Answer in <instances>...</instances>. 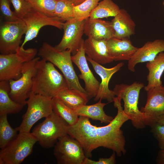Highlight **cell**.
Wrapping results in <instances>:
<instances>
[{
	"label": "cell",
	"mask_w": 164,
	"mask_h": 164,
	"mask_svg": "<svg viewBox=\"0 0 164 164\" xmlns=\"http://www.w3.org/2000/svg\"><path fill=\"white\" fill-rule=\"evenodd\" d=\"M101 99L96 104L91 105H85L74 109L79 116L86 117L95 120H98L101 123H109L114 118L107 114L104 108L107 104L101 102Z\"/></svg>",
	"instance_id": "cb8c5ba5"
},
{
	"label": "cell",
	"mask_w": 164,
	"mask_h": 164,
	"mask_svg": "<svg viewBox=\"0 0 164 164\" xmlns=\"http://www.w3.org/2000/svg\"><path fill=\"white\" fill-rule=\"evenodd\" d=\"M157 163L158 164H164V149L159 151L156 159Z\"/></svg>",
	"instance_id": "d590c367"
},
{
	"label": "cell",
	"mask_w": 164,
	"mask_h": 164,
	"mask_svg": "<svg viewBox=\"0 0 164 164\" xmlns=\"http://www.w3.org/2000/svg\"><path fill=\"white\" fill-rule=\"evenodd\" d=\"M114 33L111 22L89 18L85 20L84 33L89 37L108 40L113 37Z\"/></svg>",
	"instance_id": "ffe728a7"
},
{
	"label": "cell",
	"mask_w": 164,
	"mask_h": 164,
	"mask_svg": "<svg viewBox=\"0 0 164 164\" xmlns=\"http://www.w3.org/2000/svg\"><path fill=\"white\" fill-rule=\"evenodd\" d=\"M54 147L58 164H83L86 157L80 143L68 134L60 138Z\"/></svg>",
	"instance_id": "9c48e42d"
},
{
	"label": "cell",
	"mask_w": 164,
	"mask_h": 164,
	"mask_svg": "<svg viewBox=\"0 0 164 164\" xmlns=\"http://www.w3.org/2000/svg\"><path fill=\"white\" fill-rule=\"evenodd\" d=\"M116 153L113 152L112 154L108 158H100L97 161L93 160L86 157L83 164H114L116 163Z\"/></svg>",
	"instance_id": "e575fe53"
},
{
	"label": "cell",
	"mask_w": 164,
	"mask_h": 164,
	"mask_svg": "<svg viewBox=\"0 0 164 164\" xmlns=\"http://www.w3.org/2000/svg\"><path fill=\"white\" fill-rule=\"evenodd\" d=\"M32 8L46 15L56 16L55 10L57 0H26Z\"/></svg>",
	"instance_id": "4dcf8cb0"
},
{
	"label": "cell",
	"mask_w": 164,
	"mask_h": 164,
	"mask_svg": "<svg viewBox=\"0 0 164 164\" xmlns=\"http://www.w3.org/2000/svg\"><path fill=\"white\" fill-rule=\"evenodd\" d=\"M85 21H78L73 18L65 21L63 25L62 38L54 47L60 51L69 50L72 55L75 54L83 39Z\"/></svg>",
	"instance_id": "4fadbf2b"
},
{
	"label": "cell",
	"mask_w": 164,
	"mask_h": 164,
	"mask_svg": "<svg viewBox=\"0 0 164 164\" xmlns=\"http://www.w3.org/2000/svg\"><path fill=\"white\" fill-rule=\"evenodd\" d=\"M143 87V83L135 82L130 85L116 84L113 89L115 95L123 100L124 111L133 126L137 129L143 128L146 126L143 114L138 106L139 93Z\"/></svg>",
	"instance_id": "277c9868"
},
{
	"label": "cell",
	"mask_w": 164,
	"mask_h": 164,
	"mask_svg": "<svg viewBox=\"0 0 164 164\" xmlns=\"http://www.w3.org/2000/svg\"><path fill=\"white\" fill-rule=\"evenodd\" d=\"M67 88L65 78L53 63L42 59L38 61L32 79V92L53 98Z\"/></svg>",
	"instance_id": "7a4b0ae2"
},
{
	"label": "cell",
	"mask_w": 164,
	"mask_h": 164,
	"mask_svg": "<svg viewBox=\"0 0 164 164\" xmlns=\"http://www.w3.org/2000/svg\"><path fill=\"white\" fill-rule=\"evenodd\" d=\"M26 29L25 23L21 19L2 23L0 27L1 54L15 53L22 44V37Z\"/></svg>",
	"instance_id": "8fae6325"
},
{
	"label": "cell",
	"mask_w": 164,
	"mask_h": 164,
	"mask_svg": "<svg viewBox=\"0 0 164 164\" xmlns=\"http://www.w3.org/2000/svg\"><path fill=\"white\" fill-rule=\"evenodd\" d=\"M146 66L149 73L148 84L144 87L146 91L155 87L162 85L161 77L164 71V52L160 53L152 61L147 62Z\"/></svg>",
	"instance_id": "7402d4cb"
},
{
	"label": "cell",
	"mask_w": 164,
	"mask_h": 164,
	"mask_svg": "<svg viewBox=\"0 0 164 164\" xmlns=\"http://www.w3.org/2000/svg\"><path fill=\"white\" fill-rule=\"evenodd\" d=\"M84 41L83 39L79 49L75 54L71 56V59L80 72L78 77L84 81L85 89L90 99L94 98L97 95L100 83L94 77L88 66L85 56Z\"/></svg>",
	"instance_id": "9a60e30c"
},
{
	"label": "cell",
	"mask_w": 164,
	"mask_h": 164,
	"mask_svg": "<svg viewBox=\"0 0 164 164\" xmlns=\"http://www.w3.org/2000/svg\"><path fill=\"white\" fill-rule=\"evenodd\" d=\"M22 20L26 26L25 38L21 46L24 47L28 42L37 36L40 29L43 26H52L60 29H63V22L56 16H50L33 8L23 17Z\"/></svg>",
	"instance_id": "7c38bea8"
},
{
	"label": "cell",
	"mask_w": 164,
	"mask_h": 164,
	"mask_svg": "<svg viewBox=\"0 0 164 164\" xmlns=\"http://www.w3.org/2000/svg\"><path fill=\"white\" fill-rule=\"evenodd\" d=\"M37 142L31 132H19L16 138L0 152V164H19L32 152Z\"/></svg>",
	"instance_id": "ba28073f"
},
{
	"label": "cell",
	"mask_w": 164,
	"mask_h": 164,
	"mask_svg": "<svg viewBox=\"0 0 164 164\" xmlns=\"http://www.w3.org/2000/svg\"><path fill=\"white\" fill-rule=\"evenodd\" d=\"M18 131L10 125L7 115L0 116V148L3 149L8 146L17 137Z\"/></svg>",
	"instance_id": "83f0119b"
},
{
	"label": "cell",
	"mask_w": 164,
	"mask_h": 164,
	"mask_svg": "<svg viewBox=\"0 0 164 164\" xmlns=\"http://www.w3.org/2000/svg\"><path fill=\"white\" fill-rule=\"evenodd\" d=\"M40 59L36 57L26 63L23 67L21 77L16 80L9 81L11 98L16 102L24 105L32 92V79L36 63Z\"/></svg>",
	"instance_id": "30bf717a"
},
{
	"label": "cell",
	"mask_w": 164,
	"mask_h": 164,
	"mask_svg": "<svg viewBox=\"0 0 164 164\" xmlns=\"http://www.w3.org/2000/svg\"><path fill=\"white\" fill-rule=\"evenodd\" d=\"M107 41L88 37L84 40V43L85 53L87 56L100 64H105L114 61L109 54Z\"/></svg>",
	"instance_id": "d6986e66"
},
{
	"label": "cell",
	"mask_w": 164,
	"mask_h": 164,
	"mask_svg": "<svg viewBox=\"0 0 164 164\" xmlns=\"http://www.w3.org/2000/svg\"><path fill=\"white\" fill-rule=\"evenodd\" d=\"M147 92V99L141 108L146 125L150 126L158 117L164 115V86H157Z\"/></svg>",
	"instance_id": "5bb4252c"
},
{
	"label": "cell",
	"mask_w": 164,
	"mask_h": 164,
	"mask_svg": "<svg viewBox=\"0 0 164 164\" xmlns=\"http://www.w3.org/2000/svg\"><path fill=\"white\" fill-rule=\"evenodd\" d=\"M100 0H86L74 6L73 18L78 21L85 20L89 17L92 11L97 6Z\"/></svg>",
	"instance_id": "f1b7e54d"
},
{
	"label": "cell",
	"mask_w": 164,
	"mask_h": 164,
	"mask_svg": "<svg viewBox=\"0 0 164 164\" xmlns=\"http://www.w3.org/2000/svg\"><path fill=\"white\" fill-rule=\"evenodd\" d=\"M10 91L9 81H0V116L17 114L24 106L11 98Z\"/></svg>",
	"instance_id": "603a6c76"
},
{
	"label": "cell",
	"mask_w": 164,
	"mask_h": 164,
	"mask_svg": "<svg viewBox=\"0 0 164 164\" xmlns=\"http://www.w3.org/2000/svg\"><path fill=\"white\" fill-rule=\"evenodd\" d=\"M121 100L118 96L114 98V105L117 109V113L106 126L94 125L89 118L82 116H79L74 125H67V134L79 142L87 157L91 158L93 150L101 147L112 150L118 156L126 153L125 140L121 128L129 119L124 111Z\"/></svg>",
	"instance_id": "6da1fadb"
},
{
	"label": "cell",
	"mask_w": 164,
	"mask_h": 164,
	"mask_svg": "<svg viewBox=\"0 0 164 164\" xmlns=\"http://www.w3.org/2000/svg\"><path fill=\"white\" fill-rule=\"evenodd\" d=\"M68 125L53 111L44 121L36 126L31 132L43 147H54L58 139L67 134Z\"/></svg>",
	"instance_id": "5b68a950"
},
{
	"label": "cell",
	"mask_w": 164,
	"mask_h": 164,
	"mask_svg": "<svg viewBox=\"0 0 164 164\" xmlns=\"http://www.w3.org/2000/svg\"><path fill=\"white\" fill-rule=\"evenodd\" d=\"M38 53L34 48L20 46L14 53L0 55V81L16 80L21 75L25 64L35 58Z\"/></svg>",
	"instance_id": "8992f818"
},
{
	"label": "cell",
	"mask_w": 164,
	"mask_h": 164,
	"mask_svg": "<svg viewBox=\"0 0 164 164\" xmlns=\"http://www.w3.org/2000/svg\"><path fill=\"white\" fill-rule=\"evenodd\" d=\"M107 46L110 56L115 61L129 60L138 49L129 39L112 37L107 40Z\"/></svg>",
	"instance_id": "ac0fdd59"
},
{
	"label": "cell",
	"mask_w": 164,
	"mask_h": 164,
	"mask_svg": "<svg viewBox=\"0 0 164 164\" xmlns=\"http://www.w3.org/2000/svg\"><path fill=\"white\" fill-rule=\"evenodd\" d=\"M73 4L68 0H57L55 15L63 22L73 18Z\"/></svg>",
	"instance_id": "f546056e"
},
{
	"label": "cell",
	"mask_w": 164,
	"mask_h": 164,
	"mask_svg": "<svg viewBox=\"0 0 164 164\" xmlns=\"http://www.w3.org/2000/svg\"><path fill=\"white\" fill-rule=\"evenodd\" d=\"M52 98L30 93L27 101V108L22 116L20 125L16 128L19 132H30L34 125L43 118H46L53 112Z\"/></svg>",
	"instance_id": "52a82bcc"
},
{
	"label": "cell",
	"mask_w": 164,
	"mask_h": 164,
	"mask_svg": "<svg viewBox=\"0 0 164 164\" xmlns=\"http://www.w3.org/2000/svg\"><path fill=\"white\" fill-rule=\"evenodd\" d=\"M74 6L79 5L86 0H68Z\"/></svg>",
	"instance_id": "74e56055"
},
{
	"label": "cell",
	"mask_w": 164,
	"mask_h": 164,
	"mask_svg": "<svg viewBox=\"0 0 164 164\" xmlns=\"http://www.w3.org/2000/svg\"><path fill=\"white\" fill-rule=\"evenodd\" d=\"M53 111L65 121L69 125H73L77 122L79 116L74 109L67 105L56 97L52 99Z\"/></svg>",
	"instance_id": "484cf974"
},
{
	"label": "cell",
	"mask_w": 164,
	"mask_h": 164,
	"mask_svg": "<svg viewBox=\"0 0 164 164\" xmlns=\"http://www.w3.org/2000/svg\"><path fill=\"white\" fill-rule=\"evenodd\" d=\"M9 0H0V10L1 13L6 20L5 21H14L19 19L14 11H12L10 8Z\"/></svg>",
	"instance_id": "836d02e7"
},
{
	"label": "cell",
	"mask_w": 164,
	"mask_h": 164,
	"mask_svg": "<svg viewBox=\"0 0 164 164\" xmlns=\"http://www.w3.org/2000/svg\"><path fill=\"white\" fill-rule=\"evenodd\" d=\"M164 51V40L157 39L146 42L138 49L132 58L128 61V68L134 72L135 67L139 63L153 60L160 53Z\"/></svg>",
	"instance_id": "e0dca14e"
},
{
	"label": "cell",
	"mask_w": 164,
	"mask_h": 164,
	"mask_svg": "<svg viewBox=\"0 0 164 164\" xmlns=\"http://www.w3.org/2000/svg\"><path fill=\"white\" fill-rule=\"evenodd\" d=\"M151 131L158 142L161 150L164 149V125L155 122L149 126Z\"/></svg>",
	"instance_id": "d6a6232c"
},
{
	"label": "cell",
	"mask_w": 164,
	"mask_h": 164,
	"mask_svg": "<svg viewBox=\"0 0 164 164\" xmlns=\"http://www.w3.org/2000/svg\"><path fill=\"white\" fill-rule=\"evenodd\" d=\"M86 58L92 65L96 73L100 77L101 80L97 93L94 98V101H97L101 99L106 100L109 102H113L115 95L113 91L110 90L109 88V81L112 76L121 69L124 65V63L121 62L114 67L107 68L87 56Z\"/></svg>",
	"instance_id": "2e32d148"
},
{
	"label": "cell",
	"mask_w": 164,
	"mask_h": 164,
	"mask_svg": "<svg viewBox=\"0 0 164 164\" xmlns=\"http://www.w3.org/2000/svg\"><path fill=\"white\" fill-rule=\"evenodd\" d=\"M37 54L40 58L51 62L60 70L69 89L78 90L87 94L81 86L74 69L70 50L60 51L45 42L39 49Z\"/></svg>",
	"instance_id": "3957f363"
},
{
	"label": "cell",
	"mask_w": 164,
	"mask_h": 164,
	"mask_svg": "<svg viewBox=\"0 0 164 164\" xmlns=\"http://www.w3.org/2000/svg\"><path fill=\"white\" fill-rule=\"evenodd\" d=\"M12 5L14 12L17 17L22 19L24 16L32 8L26 0H9Z\"/></svg>",
	"instance_id": "1f68e13d"
},
{
	"label": "cell",
	"mask_w": 164,
	"mask_h": 164,
	"mask_svg": "<svg viewBox=\"0 0 164 164\" xmlns=\"http://www.w3.org/2000/svg\"><path fill=\"white\" fill-rule=\"evenodd\" d=\"M111 22L114 32L113 37L119 39H129L135 33V23L125 9H121Z\"/></svg>",
	"instance_id": "44dd1931"
},
{
	"label": "cell",
	"mask_w": 164,
	"mask_h": 164,
	"mask_svg": "<svg viewBox=\"0 0 164 164\" xmlns=\"http://www.w3.org/2000/svg\"><path fill=\"white\" fill-rule=\"evenodd\" d=\"M162 5H163V6L164 9V0H163V2H162Z\"/></svg>",
	"instance_id": "f35d334b"
},
{
	"label": "cell",
	"mask_w": 164,
	"mask_h": 164,
	"mask_svg": "<svg viewBox=\"0 0 164 164\" xmlns=\"http://www.w3.org/2000/svg\"><path fill=\"white\" fill-rule=\"evenodd\" d=\"M55 97L73 109L86 105L90 99L87 94L78 90L69 88L61 91Z\"/></svg>",
	"instance_id": "d4e9b609"
},
{
	"label": "cell",
	"mask_w": 164,
	"mask_h": 164,
	"mask_svg": "<svg viewBox=\"0 0 164 164\" xmlns=\"http://www.w3.org/2000/svg\"><path fill=\"white\" fill-rule=\"evenodd\" d=\"M157 122L164 125V115L158 117L154 122Z\"/></svg>",
	"instance_id": "8d00e7d4"
},
{
	"label": "cell",
	"mask_w": 164,
	"mask_h": 164,
	"mask_svg": "<svg viewBox=\"0 0 164 164\" xmlns=\"http://www.w3.org/2000/svg\"><path fill=\"white\" fill-rule=\"evenodd\" d=\"M120 9L112 0H102L92 11L89 18L94 19L114 17Z\"/></svg>",
	"instance_id": "4316f807"
}]
</instances>
